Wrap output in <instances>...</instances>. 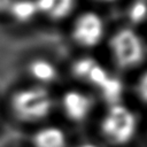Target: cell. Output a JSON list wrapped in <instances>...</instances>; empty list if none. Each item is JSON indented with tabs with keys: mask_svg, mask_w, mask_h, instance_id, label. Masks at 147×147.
Returning a JSON list of instances; mask_svg holds the SVG:
<instances>
[{
	"mask_svg": "<svg viewBox=\"0 0 147 147\" xmlns=\"http://www.w3.org/2000/svg\"><path fill=\"white\" fill-rule=\"evenodd\" d=\"M10 105L14 115L20 121L36 123L52 113L54 101L46 87L32 85L17 90L11 96Z\"/></svg>",
	"mask_w": 147,
	"mask_h": 147,
	"instance_id": "1",
	"label": "cell"
},
{
	"mask_svg": "<svg viewBox=\"0 0 147 147\" xmlns=\"http://www.w3.org/2000/svg\"><path fill=\"white\" fill-rule=\"evenodd\" d=\"M137 117L134 113L121 102L109 105L100 123L103 138L111 145L123 146L130 142L137 132Z\"/></svg>",
	"mask_w": 147,
	"mask_h": 147,
	"instance_id": "2",
	"label": "cell"
},
{
	"mask_svg": "<svg viewBox=\"0 0 147 147\" xmlns=\"http://www.w3.org/2000/svg\"><path fill=\"white\" fill-rule=\"evenodd\" d=\"M109 52L117 68L130 70L144 61L146 47L138 32L131 28H122L111 36Z\"/></svg>",
	"mask_w": 147,
	"mask_h": 147,
	"instance_id": "3",
	"label": "cell"
},
{
	"mask_svg": "<svg viewBox=\"0 0 147 147\" xmlns=\"http://www.w3.org/2000/svg\"><path fill=\"white\" fill-rule=\"evenodd\" d=\"M103 34L105 24L102 17L96 13H82L72 24L71 37L74 41L82 47H95L102 40Z\"/></svg>",
	"mask_w": 147,
	"mask_h": 147,
	"instance_id": "4",
	"label": "cell"
},
{
	"mask_svg": "<svg viewBox=\"0 0 147 147\" xmlns=\"http://www.w3.org/2000/svg\"><path fill=\"white\" fill-rule=\"evenodd\" d=\"M71 74L77 79L94 86L100 91L110 79L111 75L94 59L84 56L79 57L71 64Z\"/></svg>",
	"mask_w": 147,
	"mask_h": 147,
	"instance_id": "5",
	"label": "cell"
},
{
	"mask_svg": "<svg viewBox=\"0 0 147 147\" xmlns=\"http://www.w3.org/2000/svg\"><path fill=\"white\" fill-rule=\"evenodd\" d=\"M61 107L63 114L75 123L85 121L92 111L93 101L92 99L77 90L67 91L61 99Z\"/></svg>",
	"mask_w": 147,
	"mask_h": 147,
	"instance_id": "6",
	"label": "cell"
},
{
	"mask_svg": "<svg viewBox=\"0 0 147 147\" xmlns=\"http://www.w3.org/2000/svg\"><path fill=\"white\" fill-rule=\"evenodd\" d=\"M26 72L36 83V85L40 86L51 84L59 77L56 65L45 57H34L29 61L26 65Z\"/></svg>",
	"mask_w": 147,
	"mask_h": 147,
	"instance_id": "7",
	"label": "cell"
},
{
	"mask_svg": "<svg viewBox=\"0 0 147 147\" xmlns=\"http://www.w3.org/2000/svg\"><path fill=\"white\" fill-rule=\"evenodd\" d=\"M38 14L53 21L65 18L74 9L75 0H34Z\"/></svg>",
	"mask_w": 147,
	"mask_h": 147,
	"instance_id": "8",
	"label": "cell"
},
{
	"mask_svg": "<svg viewBox=\"0 0 147 147\" xmlns=\"http://www.w3.org/2000/svg\"><path fill=\"white\" fill-rule=\"evenodd\" d=\"M37 15L39 14L34 0H10L6 16L18 24H28Z\"/></svg>",
	"mask_w": 147,
	"mask_h": 147,
	"instance_id": "9",
	"label": "cell"
},
{
	"mask_svg": "<svg viewBox=\"0 0 147 147\" xmlns=\"http://www.w3.org/2000/svg\"><path fill=\"white\" fill-rule=\"evenodd\" d=\"M33 147H65V133L57 126L48 125L39 129L32 137Z\"/></svg>",
	"mask_w": 147,
	"mask_h": 147,
	"instance_id": "10",
	"label": "cell"
},
{
	"mask_svg": "<svg viewBox=\"0 0 147 147\" xmlns=\"http://www.w3.org/2000/svg\"><path fill=\"white\" fill-rule=\"evenodd\" d=\"M123 84L119 79L111 76L110 79L105 84V86L99 91L101 96L105 101H107L109 105L118 103L122 95H123Z\"/></svg>",
	"mask_w": 147,
	"mask_h": 147,
	"instance_id": "11",
	"label": "cell"
},
{
	"mask_svg": "<svg viewBox=\"0 0 147 147\" xmlns=\"http://www.w3.org/2000/svg\"><path fill=\"white\" fill-rule=\"evenodd\" d=\"M147 18V0H134L127 8V20L138 25Z\"/></svg>",
	"mask_w": 147,
	"mask_h": 147,
	"instance_id": "12",
	"label": "cell"
},
{
	"mask_svg": "<svg viewBox=\"0 0 147 147\" xmlns=\"http://www.w3.org/2000/svg\"><path fill=\"white\" fill-rule=\"evenodd\" d=\"M136 91H137V95L139 96V99L144 103H147V70L139 77L137 82Z\"/></svg>",
	"mask_w": 147,
	"mask_h": 147,
	"instance_id": "13",
	"label": "cell"
},
{
	"mask_svg": "<svg viewBox=\"0 0 147 147\" xmlns=\"http://www.w3.org/2000/svg\"><path fill=\"white\" fill-rule=\"evenodd\" d=\"M10 0H0V15H7Z\"/></svg>",
	"mask_w": 147,
	"mask_h": 147,
	"instance_id": "14",
	"label": "cell"
},
{
	"mask_svg": "<svg viewBox=\"0 0 147 147\" xmlns=\"http://www.w3.org/2000/svg\"><path fill=\"white\" fill-rule=\"evenodd\" d=\"M76 147H99V146H96L94 144H91V142H84V144H80Z\"/></svg>",
	"mask_w": 147,
	"mask_h": 147,
	"instance_id": "15",
	"label": "cell"
},
{
	"mask_svg": "<svg viewBox=\"0 0 147 147\" xmlns=\"http://www.w3.org/2000/svg\"><path fill=\"white\" fill-rule=\"evenodd\" d=\"M96 2H102V3H110V2H114L116 0H94Z\"/></svg>",
	"mask_w": 147,
	"mask_h": 147,
	"instance_id": "16",
	"label": "cell"
}]
</instances>
